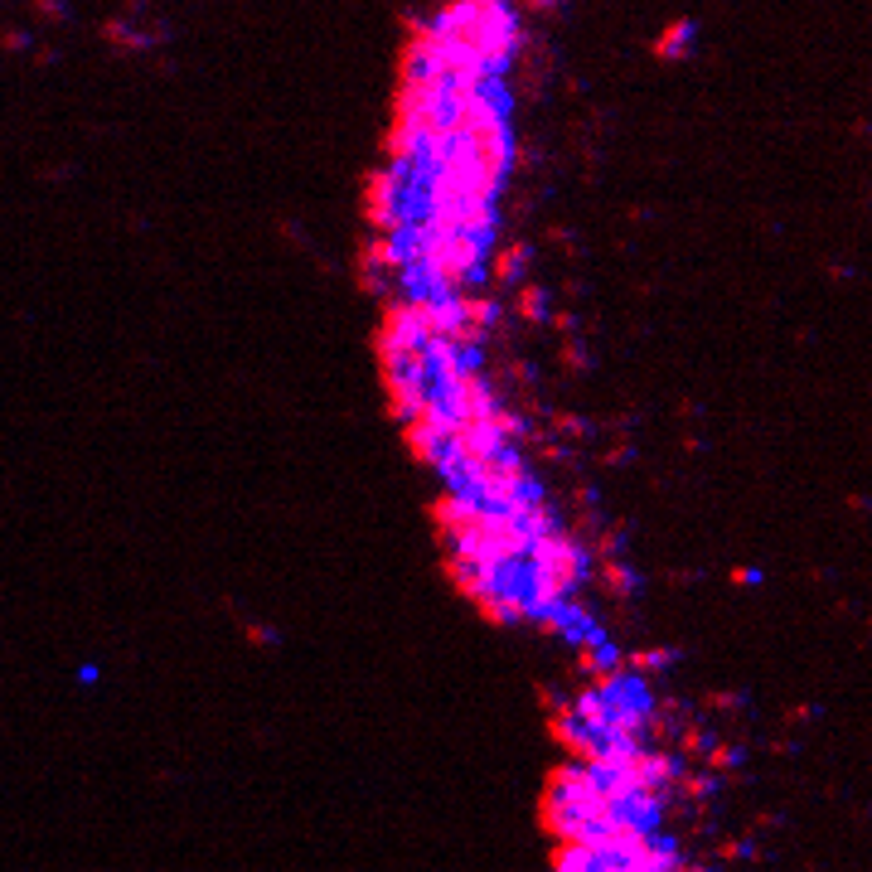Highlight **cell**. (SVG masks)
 Returning <instances> with one entry per match:
<instances>
[]
</instances>
